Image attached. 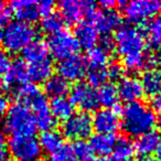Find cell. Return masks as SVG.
Segmentation results:
<instances>
[{
	"instance_id": "cell-14",
	"label": "cell",
	"mask_w": 161,
	"mask_h": 161,
	"mask_svg": "<svg viewBox=\"0 0 161 161\" xmlns=\"http://www.w3.org/2000/svg\"><path fill=\"white\" fill-rule=\"evenodd\" d=\"M93 129L97 134H113L118 130L120 118L114 109L102 108L95 112L92 118Z\"/></svg>"
},
{
	"instance_id": "cell-12",
	"label": "cell",
	"mask_w": 161,
	"mask_h": 161,
	"mask_svg": "<svg viewBox=\"0 0 161 161\" xmlns=\"http://www.w3.org/2000/svg\"><path fill=\"white\" fill-rule=\"evenodd\" d=\"M28 105L31 107L30 109L33 113L36 127L42 129L43 131L53 129L55 126V118L50 110L47 99L43 93H40L38 96L34 97Z\"/></svg>"
},
{
	"instance_id": "cell-23",
	"label": "cell",
	"mask_w": 161,
	"mask_h": 161,
	"mask_svg": "<svg viewBox=\"0 0 161 161\" xmlns=\"http://www.w3.org/2000/svg\"><path fill=\"white\" fill-rule=\"evenodd\" d=\"M97 99H98V104L104 108L112 109L117 105L119 101L117 86H115L113 83H105L99 86V90L97 92Z\"/></svg>"
},
{
	"instance_id": "cell-47",
	"label": "cell",
	"mask_w": 161,
	"mask_h": 161,
	"mask_svg": "<svg viewBox=\"0 0 161 161\" xmlns=\"http://www.w3.org/2000/svg\"><path fill=\"white\" fill-rule=\"evenodd\" d=\"M91 161H113V160L107 159V158H98V159H92Z\"/></svg>"
},
{
	"instance_id": "cell-27",
	"label": "cell",
	"mask_w": 161,
	"mask_h": 161,
	"mask_svg": "<svg viewBox=\"0 0 161 161\" xmlns=\"http://www.w3.org/2000/svg\"><path fill=\"white\" fill-rule=\"evenodd\" d=\"M39 143L41 146L42 151L47 152L52 154L58 149H60L64 143H63V137L61 132L55 131V130H47L41 134L39 138Z\"/></svg>"
},
{
	"instance_id": "cell-31",
	"label": "cell",
	"mask_w": 161,
	"mask_h": 161,
	"mask_svg": "<svg viewBox=\"0 0 161 161\" xmlns=\"http://www.w3.org/2000/svg\"><path fill=\"white\" fill-rule=\"evenodd\" d=\"M146 34L152 45L161 44V17H154L146 23Z\"/></svg>"
},
{
	"instance_id": "cell-28",
	"label": "cell",
	"mask_w": 161,
	"mask_h": 161,
	"mask_svg": "<svg viewBox=\"0 0 161 161\" xmlns=\"http://www.w3.org/2000/svg\"><path fill=\"white\" fill-rule=\"evenodd\" d=\"M124 66L127 69L132 72L140 71V69H145V67L149 66V65L154 64V58L150 54H147L143 52L136 54H131V55H127L123 58Z\"/></svg>"
},
{
	"instance_id": "cell-9",
	"label": "cell",
	"mask_w": 161,
	"mask_h": 161,
	"mask_svg": "<svg viewBox=\"0 0 161 161\" xmlns=\"http://www.w3.org/2000/svg\"><path fill=\"white\" fill-rule=\"evenodd\" d=\"M58 8L62 18L69 23H80L83 18H90L96 11L95 3L90 0H63Z\"/></svg>"
},
{
	"instance_id": "cell-29",
	"label": "cell",
	"mask_w": 161,
	"mask_h": 161,
	"mask_svg": "<svg viewBox=\"0 0 161 161\" xmlns=\"http://www.w3.org/2000/svg\"><path fill=\"white\" fill-rule=\"evenodd\" d=\"M110 52L106 50L102 45H96L88 50L87 53V63L91 67H106L109 60Z\"/></svg>"
},
{
	"instance_id": "cell-6",
	"label": "cell",
	"mask_w": 161,
	"mask_h": 161,
	"mask_svg": "<svg viewBox=\"0 0 161 161\" xmlns=\"http://www.w3.org/2000/svg\"><path fill=\"white\" fill-rule=\"evenodd\" d=\"M47 47L49 53L58 61L77 54L80 47L75 36L67 30H61L56 33L50 34L47 41Z\"/></svg>"
},
{
	"instance_id": "cell-25",
	"label": "cell",
	"mask_w": 161,
	"mask_h": 161,
	"mask_svg": "<svg viewBox=\"0 0 161 161\" xmlns=\"http://www.w3.org/2000/svg\"><path fill=\"white\" fill-rule=\"evenodd\" d=\"M44 90L49 96L52 98L55 97H63L69 93V84L66 80L60 75H52L50 78L45 80Z\"/></svg>"
},
{
	"instance_id": "cell-33",
	"label": "cell",
	"mask_w": 161,
	"mask_h": 161,
	"mask_svg": "<svg viewBox=\"0 0 161 161\" xmlns=\"http://www.w3.org/2000/svg\"><path fill=\"white\" fill-rule=\"evenodd\" d=\"M114 154L116 159L118 160H126V159H130V157L134 154V143L127 138H121L117 139L116 145L114 148Z\"/></svg>"
},
{
	"instance_id": "cell-13",
	"label": "cell",
	"mask_w": 161,
	"mask_h": 161,
	"mask_svg": "<svg viewBox=\"0 0 161 161\" xmlns=\"http://www.w3.org/2000/svg\"><path fill=\"white\" fill-rule=\"evenodd\" d=\"M90 21L94 25L97 31L108 36L110 32L120 27L123 18L120 14L115 9H102L95 11L90 17Z\"/></svg>"
},
{
	"instance_id": "cell-36",
	"label": "cell",
	"mask_w": 161,
	"mask_h": 161,
	"mask_svg": "<svg viewBox=\"0 0 161 161\" xmlns=\"http://www.w3.org/2000/svg\"><path fill=\"white\" fill-rule=\"evenodd\" d=\"M50 161H77L71 146L63 145L60 149L51 154Z\"/></svg>"
},
{
	"instance_id": "cell-21",
	"label": "cell",
	"mask_w": 161,
	"mask_h": 161,
	"mask_svg": "<svg viewBox=\"0 0 161 161\" xmlns=\"http://www.w3.org/2000/svg\"><path fill=\"white\" fill-rule=\"evenodd\" d=\"M117 138L113 134H95L90 140V146L93 150V153L99 156H107L114 151Z\"/></svg>"
},
{
	"instance_id": "cell-22",
	"label": "cell",
	"mask_w": 161,
	"mask_h": 161,
	"mask_svg": "<svg viewBox=\"0 0 161 161\" xmlns=\"http://www.w3.org/2000/svg\"><path fill=\"white\" fill-rule=\"evenodd\" d=\"M145 94L156 96L161 92V71L149 69L143 72L140 78Z\"/></svg>"
},
{
	"instance_id": "cell-17",
	"label": "cell",
	"mask_w": 161,
	"mask_h": 161,
	"mask_svg": "<svg viewBox=\"0 0 161 161\" xmlns=\"http://www.w3.org/2000/svg\"><path fill=\"white\" fill-rule=\"evenodd\" d=\"M10 11H12L19 21L31 23L39 18L38 3L33 0H17L10 3Z\"/></svg>"
},
{
	"instance_id": "cell-5",
	"label": "cell",
	"mask_w": 161,
	"mask_h": 161,
	"mask_svg": "<svg viewBox=\"0 0 161 161\" xmlns=\"http://www.w3.org/2000/svg\"><path fill=\"white\" fill-rule=\"evenodd\" d=\"M9 154L14 161H39L42 149L34 136H14L8 142Z\"/></svg>"
},
{
	"instance_id": "cell-32",
	"label": "cell",
	"mask_w": 161,
	"mask_h": 161,
	"mask_svg": "<svg viewBox=\"0 0 161 161\" xmlns=\"http://www.w3.org/2000/svg\"><path fill=\"white\" fill-rule=\"evenodd\" d=\"M16 93H17V96H18V98L20 99L21 103L28 105L34 97L38 96V95L40 94L41 91L39 90V87L34 83L25 82V83H23L18 86Z\"/></svg>"
},
{
	"instance_id": "cell-2",
	"label": "cell",
	"mask_w": 161,
	"mask_h": 161,
	"mask_svg": "<svg viewBox=\"0 0 161 161\" xmlns=\"http://www.w3.org/2000/svg\"><path fill=\"white\" fill-rule=\"evenodd\" d=\"M5 128L14 136H33L36 124L30 107L21 102L9 106L5 117Z\"/></svg>"
},
{
	"instance_id": "cell-40",
	"label": "cell",
	"mask_w": 161,
	"mask_h": 161,
	"mask_svg": "<svg viewBox=\"0 0 161 161\" xmlns=\"http://www.w3.org/2000/svg\"><path fill=\"white\" fill-rule=\"evenodd\" d=\"M38 9H39V14H42L43 17H45L53 12L54 3L52 0H43V1H40V3H38Z\"/></svg>"
},
{
	"instance_id": "cell-48",
	"label": "cell",
	"mask_w": 161,
	"mask_h": 161,
	"mask_svg": "<svg viewBox=\"0 0 161 161\" xmlns=\"http://www.w3.org/2000/svg\"><path fill=\"white\" fill-rule=\"evenodd\" d=\"M119 161H136L134 159H126V160H119Z\"/></svg>"
},
{
	"instance_id": "cell-1",
	"label": "cell",
	"mask_w": 161,
	"mask_h": 161,
	"mask_svg": "<svg viewBox=\"0 0 161 161\" xmlns=\"http://www.w3.org/2000/svg\"><path fill=\"white\" fill-rule=\"evenodd\" d=\"M157 115L149 105L142 102L127 104L121 109L120 125L129 136L138 137L152 130L156 126Z\"/></svg>"
},
{
	"instance_id": "cell-35",
	"label": "cell",
	"mask_w": 161,
	"mask_h": 161,
	"mask_svg": "<svg viewBox=\"0 0 161 161\" xmlns=\"http://www.w3.org/2000/svg\"><path fill=\"white\" fill-rule=\"evenodd\" d=\"M86 75H87L88 84L93 87L102 86L106 83V80L108 78L106 67H91Z\"/></svg>"
},
{
	"instance_id": "cell-39",
	"label": "cell",
	"mask_w": 161,
	"mask_h": 161,
	"mask_svg": "<svg viewBox=\"0 0 161 161\" xmlns=\"http://www.w3.org/2000/svg\"><path fill=\"white\" fill-rule=\"evenodd\" d=\"M10 154L8 149V141L3 132L0 131V161H9Z\"/></svg>"
},
{
	"instance_id": "cell-8",
	"label": "cell",
	"mask_w": 161,
	"mask_h": 161,
	"mask_svg": "<svg viewBox=\"0 0 161 161\" xmlns=\"http://www.w3.org/2000/svg\"><path fill=\"white\" fill-rule=\"evenodd\" d=\"M123 6L126 18L134 23L152 19L161 10V3L158 0H134L123 3Z\"/></svg>"
},
{
	"instance_id": "cell-7",
	"label": "cell",
	"mask_w": 161,
	"mask_h": 161,
	"mask_svg": "<svg viewBox=\"0 0 161 161\" xmlns=\"http://www.w3.org/2000/svg\"><path fill=\"white\" fill-rule=\"evenodd\" d=\"M93 131L92 117L85 112L73 113L62 124V132L71 140H84Z\"/></svg>"
},
{
	"instance_id": "cell-43",
	"label": "cell",
	"mask_w": 161,
	"mask_h": 161,
	"mask_svg": "<svg viewBox=\"0 0 161 161\" xmlns=\"http://www.w3.org/2000/svg\"><path fill=\"white\" fill-rule=\"evenodd\" d=\"M152 106H153L154 109H157L158 112L161 113V92L159 93L158 95L153 96V99H152Z\"/></svg>"
},
{
	"instance_id": "cell-10",
	"label": "cell",
	"mask_w": 161,
	"mask_h": 161,
	"mask_svg": "<svg viewBox=\"0 0 161 161\" xmlns=\"http://www.w3.org/2000/svg\"><path fill=\"white\" fill-rule=\"evenodd\" d=\"M72 104L77 106L82 112H91L98 107L97 92L93 86L85 82H77L71 90Z\"/></svg>"
},
{
	"instance_id": "cell-44",
	"label": "cell",
	"mask_w": 161,
	"mask_h": 161,
	"mask_svg": "<svg viewBox=\"0 0 161 161\" xmlns=\"http://www.w3.org/2000/svg\"><path fill=\"white\" fill-rule=\"evenodd\" d=\"M115 5H116V3L113 1V0H103V1H101L102 9H113Z\"/></svg>"
},
{
	"instance_id": "cell-46",
	"label": "cell",
	"mask_w": 161,
	"mask_h": 161,
	"mask_svg": "<svg viewBox=\"0 0 161 161\" xmlns=\"http://www.w3.org/2000/svg\"><path fill=\"white\" fill-rule=\"evenodd\" d=\"M156 125L158 126V129H159V131H158V132H161V116L159 117L158 119H157V123H156Z\"/></svg>"
},
{
	"instance_id": "cell-38",
	"label": "cell",
	"mask_w": 161,
	"mask_h": 161,
	"mask_svg": "<svg viewBox=\"0 0 161 161\" xmlns=\"http://www.w3.org/2000/svg\"><path fill=\"white\" fill-rule=\"evenodd\" d=\"M11 63L12 62L9 53L5 50L0 49V75H3L5 73H7Z\"/></svg>"
},
{
	"instance_id": "cell-45",
	"label": "cell",
	"mask_w": 161,
	"mask_h": 161,
	"mask_svg": "<svg viewBox=\"0 0 161 161\" xmlns=\"http://www.w3.org/2000/svg\"><path fill=\"white\" fill-rule=\"evenodd\" d=\"M154 157H156V159H154L156 161H161V139L157 146L156 150H154Z\"/></svg>"
},
{
	"instance_id": "cell-34",
	"label": "cell",
	"mask_w": 161,
	"mask_h": 161,
	"mask_svg": "<svg viewBox=\"0 0 161 161\" xmlns=\"http://www.w3.org/2000/svg\"><path fill=\"white\" fill-rule=\"evenodd\" d=\"M74 154H75L76 160L80 161H91L93 156V150L91 148L90 143L85 140H77L74 141L71 146Z\"/></svg>"
},
{
	"instance_id": "cell-3",
	"label": "cell",
	"mask_w": 161,
	"mask_h": 161,
	"mask_svg": "<svg viewBox=\"0 0 161 161\" xmlns=\"http://www.w3.org/2000/svg\"><path fill=\"white\" fill-rule=\"evenodd\" d=\"M36 30L31 23L16 20L8 23L1 32V43L5 51L17 53L36 40Z\"/></svg>"
},
{
	"instance_id": "cell-16",
	"label": "cell",
	"mask_w": 161,
	"mask_h": 161,
	"mask_svg": "<svg viewBox=\"0 0 161 161\" xmlns=\"http://www.w3.org/2000/svg\"><path fill=\"white\" fill-rule=\"evenodd\" d=\"M28 80L27 65L22 60H16L11 63L7 73L3 75L0 85L3 90H10L14 85H21Z\"/></svg>"
},
{
	"instance_id": "cell-18",
	"label": "cell",
	"mask_w": 161,
	"mask_h": 161,
	"mask_svg": "<svg viewBox=\"0 0 161 161\" xmlns=\"http://www.w3.org/2000/svg\"><path fill=\"white\" fill-rule=\"evenodd\" d=\"M74 36L80 47H83L84 49L87 50L96 47L99 40L98 31L91 21H83L77 23Z\"/></svg>"
},
{
	"instance_id": "cell-49",
	"label": "cell",
	"mask_w": 161,
	"mask_h": 161,
	"mask_svg": "<svg viewBox=\"0 0 161 161\" xmlns=\"http://www.w3.org/2000/svg\"><path fill=\"white\" fill-rule=\"evenodd\" d=\"M145 161H156L154 159H145Z\"/></svg>"
},
{
	"instance_id": "cell-19",
	"label": "cell",
	"mask_w": 161,
	"mask_h": 161,
	"mask_svg": "<svg viewBox=\"0 0 161 161\" xmlns=\"http://www.w3.org/2000/svg\"><path fill=\"white\" fill-rule=\"evenodd\" d=\"M53 69V62L50 58H42V60L28 63V78H30L36 83L45 82L47 78L52 76Z\"/></svg>"
},
{
	"instance_id": "cell-20",
	"label": "cell",
	"mask_w": 161,
	"mask_h": 161,
	"mask_svg": "<svg viewBox=\"0 0 161 161\" xmlns=\"http://www.w3.org/2000/svg\"><path fill=\"white\" fill-rule=\"evenodd\" d=\"M160 139L159 132L154 130H150L146 134L140 135L137 137L134 142L135 152H137L141 157H148L152 152H154Z\"/></svg>"
},
{
	"instance_id": "cell-11",
	"label": "cell",
	"mask_w": 161,
	"mask_h": 161,
	"mask_svg": "<svg viewBox=\"0 0 161 161\" xmlns=\"http://www.w3.org/2000/svg\"><path fill=\"white\" fill-rule=\"evenodd\" d=\"M58 72L67 82H78L87 73V61L80 54H74L58 62Z\"/></svg>"
},
{
	"instance_id": "cell-26",
	"label": "cell",
	"mask_w": 161,
	"mask_h": 161,
	"mask_svg": "<svg viewBox=\"0 0 161 161\" xmlns=\"http://www.w3.org/2000/svg\"><path fill=\"white\" fill-rule=\"evenodd\" d=\"M22 54L25 60L28 63L49 58V51H47V43L44 41L40 40V39H36L29 45H27L22 50Z\"/></svg>"
},
{
	"instance_id": "cell-24",
	"label": "cell",
	"mask_w": 161,
	"mask_h": 161,
	"mask_svg": "<svg viewBox=\"0 0 161 161\" xmlns=\"http://www.w3.org/2000/svg\"><path fill=\"white\" fill-rule=\"evenodd\" d=\"M50 110H51L53 117L60 120H66L72 114H73L74 105L69 98L65 96L63 97H55L52 98L51 103L49 104Z\"/></svg>"
},
{
	"instance_id": "cell-42",
	"label": "cell",
	"mask_w": 161,
	"mask_h": 161,
	"mask_svg": "<svg viewBox=\"0 0 161 161\" xmlns=\"http://www.w3.org/2000/svg\"><path fill=\"white\" fill-rule=\"evenodd\" d=\"M8 108H9V103H8V98L6 95H3L0 92V118H3L7 113Z\"/></svg>"
},
{
	"instance_id": "cell-15",
	"label": "cell",
	"mask_w": 161,
	"mask_h": 161,
	"mask_svg": "<svg viewBox=\"0 0 161 161\" xmlns=\"http://www.w3.org/2000/svg\"><path fill=\"white\" fill-rule=\"evenodd\" d=\"M117 91L119 99L126 102L127 104L140 102L145 95L140 80L135 76H124L123 78H120Z\"/></svg>"
},
{
	"instance_id": "cell-37",
	"label": "cell",
	"mask_w": 161,
	"mask_h": 161,
	"mask_svg": "<svg viewBox=\"0 0 161 161\" xmlns=\"http://www.w3.org/2000/svg\"><path fill=\"white\" fill-rule=\"evenodd\" d=\"M106 71H107V77H109L110 80H120L124 77V66L118 62H112L107 67H106Z\"/></svg>"
},
{
	"instance_id": "cell-50",
	"label": "cell",
	"mask_w": 161,
	"mask_h": 161,
	"mask_svg": "<svg viewBox=\"0 0 161 161\" xmlns=\"http://www.w3.org/2000/svg\"><path fill=\"white\" fill-rule=\"evenodd\" d=\"M0 42H1V32H0Z\"/></svg>"
},
{
	"instance_id": "cell-51",
	"label": "cell",
	"mask_w": 161,
	"mask_h": 161,
	"mask_svg": "<svg viewBox=\"0 0 161 161\" xmlns=\"http://www.w3.org/2000/svg\"><path fill=\"white\" fill-rule=\"evenodd\" d=\"M160 56H161V44H160Z\"/></svg>"
},
{
	"instance_id": "cell-41",
	"label": "cell",
	"mask_w": 161,
	"mask_h": 161,
	"mask_svg": "<svg viewBox=\"0 0 161 161\" xmlns=\"http://www.w3.org/2000/svg\"><path fill=\"white\" fill-rule=\"evenodd\" d=\"M10 17H11L10 8L7 7L6 3L0 1V28L8 25V22L10 20Z\"/></svg>"
},
{
	"instance_id": "cell-4",
	"label": "cell",
	"mask_w": 161,
	"mask_h": 161,
	"mask_svg": "<svg viewBox=\"0 0 161 161\" xmlns=\"http://www.w3.org/2000/svg\"><path fill=\"white\" fill-rule=\"evenodd\" d=\"M113 40L115 49L123 58L145 51V36L138 28L132 25H120Z\"/></svg>"
},
{
	"instance_id": "cell-30",
	"label": "cell",
	"mask_w": 161,
	"mask_h": 161,
	"mask_svg": "<svg viewBox=\"0 0 161 161\" xmlns=\"http://www.w3.org/2000/svg\"><path fill=\"white\" fill-rule=\"evenodd\" d=\"M64 22V19L62 18V16L60 14L52 12V14H47V16L42 18V20H41V28L47 33L53 34L63 30Z\"/></svg>"
}]
</instances>
